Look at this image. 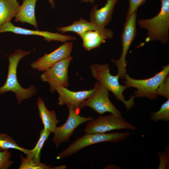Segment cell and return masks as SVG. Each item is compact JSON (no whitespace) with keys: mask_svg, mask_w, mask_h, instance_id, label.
Instances as JSON below:
<instances>
[{"mask_svg":"<svg viewBox=\"0 0 169 169\" xmlns=\"http://www.w3.org/2000/svg\"><path fill=\"white\" fill-rule=\"evenodd\" d=\"M105 169H120L118 166L111 165L106 166Z\"/></svg>","mask_w":169,"mask_h":169,"instance_id":"83f0119b","label":"cell"},{"mask_svg":"<svg viewBox=\"0 0 169 169\" xmlns=\"http://www.w3.org/2000/svg\"><path fill=\"white\" fill-rule=\"evenodd\" d=\"M137 12L131 15L126 20L120 36L122 51L120 58L117 60L111 59L118 69L119 78H123L126 74L127 62L126 57L132 43L136 36V18Z\"/></svg>","mask_w":169,"mask_h":169,"instance_id":"ba28073f","label":"cell"},{"mask_svg":"<svg viewBox=\"0 0 169 169\" xmlns=\"http://www.w3.org/2000/svg\"><path fill=\"white\" fill-rule=\"evenodd\" d=\"M160 0L161 10L156 15L149 19H140L137 22L141 28L147 31L146 42L158 40L166 44L168 41L169 0Z\"/></svg>","mask_w":169,"mask_h":169,"instance_id":"7a4b0ae2","label":"cell"},{"mask_svg":"<svg viewBox=\"0 0 169 169\" xmlns=\"http://www.w3.org/2000/svg\"><path fill=\"white\" fill-rule=\"evenodd\" d=\"M94 89L89 90L73 91L63 86L57 87L55 91L59 94L58 104L59 105L70 106L79 111L82 103L93 93Z\"/></svg>","mask_w":169,"mask_h":169,"instance_id":"7c38bea8","label":"cell"},{"mask_svg":"<svg viewBox=\"0 0 169 169\" xmlns=\"http://www.w3.org/2000/svg\"><path fill=\"white\" fill-rule=\"evenodd\" d=\"M21 164L19 169H50L52 166L42 163L40 160L31 158L28 156L26 157L20 155Z\"/></svg>","mask_w":169,"mask_h":169,"instance_id":"44dd1931","label":"cell"},{"mask_svg":"<svg viewBox=\"0 0 169 169\" xmlns=\"http://www.w3.org/2000/svg\"><path fill=\"white\" fill-rule=\"evenodd\" d=\"M69 110L68 116L66 122L62 125L56 127L53 133L52 141L55 146L67 141L75 129L81 124L94 119L92 117H84L79 114V111L70 106H67Z\"/></svg>","mask_w":169,"mask_h":169,"instance_id":"9c48e42d","label":"cell"},{"mask_svg":"<svg viewBox=\"0 0 169 169\" xmlns=\"http://www.w3.org/2000/svg\"><path fill=\"white\" fill-rule=\"evenodd\" d=\"M94 88L93 94L81 104V110L84 107H88L100 115L108 112L121 115L109 99V90L107 88L98 81L95 84Z\"/></svg>","mask_w":169,"mask_h":169,"instance_id":"52a82bcc","label":"cell"},{"mask_svg":"<svg viewBox=\"0 0 169 169\" xmlns=\"http://www.w3.org/2000/svg\"><path fill=\"white\" fill-rule=\"evenodd\" d=\"M9 32L14 33L25 35H35L44 37L49 42L52 41L66 42L74 40L76 38L74 36L65 35L58 33H53L47 31H40L28 29L14 25L10 22H7L0 27V33Z\"/></svg>","mask_w":169,"mask_h":169,"instance_id":"4fadbf2b","label":"cell"},{"mask_svg":"<svg viewBox=\"0 0 169 169\" xmlns=\"http://www.w3.org/2000/svg\"><path fill=\"white\" fill-rule=\"evenodd\" d=\"M158 95L169 99V76L167 75L157 90Z\"/></svg>","mask_w":169,"mask_h":169,"instance_id":"d4e9b609","label":"cell"},{"mask_svg":"<svg viewBox=\"0 0 169 169\" xmlns=\"http://www.w3.org/2000/svg\"><path fill=\"white\" fill-rule=\"evenodd\" d=\"M37 105L39 115L44 125V129L50 133H53L59 122L55 111L48 110L40 97L37 99Z\"/></svg>","mask_w":169,"mask_h":169,"instance_id":"e0dca14e","label":"cell"},{"mask_svg":"<svg viewBox=\"0 0 169 169\" xmlns=\"http://www.w3.org/2000/svg\"><path fill=\"white\" fill-rule=\"evenodd\" d=\"M150 119L156 122L159 121H168L169 120V99L161 105L158 111L151 113Z\"/></svg>","mask_w":169,"mask_h":169,"instance_id":"603a6c76","label":"cell"},{"mask_svg":"<svg viewBox=\"0 0 169 169\" xmlns=\"http://www.w3.org/2000/svg\"><path fill=\"white\" fill-rule=\"evenodd\" d=\"M10 149H17L28 155L30 150L19 146L12 137L7 134L0 133V150L3 151Z\"/></svg>","mask_w":169,"mask_h":169,"instance_id":"ffe728a7","label":"cell"},{"mask_svg":"<svg viewBox=\"0 0 169 169\" xmlns=\"http://www.w3.org/2000/svg\"><path fill=\"white\" fill-rule=\"evenodd\" d=\"M57 29L62 33L74 32L79 34L90 30H97L104 34L107 39L112 38L113 35L112 31L105 27H101L85 19L80 18L79 20L74 21L73 23L67 26L57 28Z\"/></svg>","mask_w":169,"mask_h":169,"instance_id":"9a60e30c","label":"cell"},{"mask_svg":"<svg viewBox=\"0 0 169 169\" xmlns=\"http://www.w3.org/2000/svg\"><path fill=\"white\" fill-rule=\"evenodd\" d=\"M30 53V51H26L19 49L10 54L8 57L7 77L4 84L0 87V94L8 91L15 93L18 104H21L23 100L30 98L37 92L36 89L33 85L27 89L22 87L19 83L17 76V68L19 61Z\"/></svg>","mask_w":169,"mask_h":169,"instance_id":"6da1fadb","label":"cell"},{"mask_svg":"<svg viewBox=\"0 0 169 169\" xmlns=\"http://www.w3.org/2000/svg\"><path fill=\"white\" fill-rule=\"evenodd\" d=\"M50 134V133L44 129L41 130L39 138L35 146L33 149L30 150L27 156L40 160L41 150Z\"/></svg>","mask_w":169,"mask_h":169,"instance_id":"7402d4cb","label":"cell"},{"mask_svg":"<svg viewBox=\"0 0 169 169\" xmlns=\"http://www.w3.org/2000/svg\"><path fill=\"white\" fill-rule=\"evenodd\" d=\"M81 3L89 2L91 4H93L94 3L95 0H81Z\"/></svg>","mask_w":169,"mask_h":169,"instance_id":"4dcf8cb0","label":"cell"},{"mask_svg":"<svg viewBox=\"0 0 169 169\" xmlns=\"http://www.w3.org/2000/svg\"><path fill=\"white\" fill-rule=\"evenodd\" d=\"M146 0H129V7L126 14V20L133 13H136L138 8L143 4Z\"/></svg>","mask_w":169,"mask_h":169,"instance_id":"484cf974","label":"cell"},{"mask_svg":"<svg viewBox=\"0 0 169 169\" xmlns=\"http://www.w3.org/2000/svg\"><path fill=\"white\" fill-rule=\"evenodd\" d=\"M169 65L163 67L162 69L154 76L145 79H135L126 74L123 80L124 85L127 88L133 87L135 97H146L150 100L156 98L158 96L157 90L166 77L169 74Z\"/></svg>","mask_w":169,"mask_h":169,"instance_id":"5b68a950","label":"cell"},{"mask_svg":"<svg viewBox=\"0 0 169 169\" xmlns=\"http://www.w3.org/2000/svg\"><path fill=\"white\" fill-rule=\"evenodd\" d=\"M66 168V166L65 165H61L56 166L54 168H52L51 169H64Z\"/></svg>","mask_w":169,"mask_h":169,"instance_id":"f546056e","label":"cell"},{"mask_svg":"<svg viewBox=\"0 0 169 169\" xmlns=\"http://www.w3.org/2000/svg\"><path fill=\"white\" fill-rule=\"evenodd\" d=\"M73 43L66 42L52 52L43 56L31 64V67L39 71H44L57 62L70 56Z\"/></svg>","mask_w":169,"mask_h":169,"instance_id":"8fae6325","label":"cell"},{"mask_svg":"<svg viewBox=\"0 0 169 169\" xmlns=\"http://www.w3.org/2000/svg\"><path fill=\"white\" fill-rule=\"evenodd\" d=\"M137 127L126 121L121 115L112 114L100 115L96 119L90 120L85 129V133H103L108 131L121 129L132 131Z\"/></svg>","mask_w":169,"mask_h":169,"instance_id":"8992f818","label":"cell"},{"mask_svg":"<svg viewBox=\"0 0 169 169\" xmlns=\"http://www.w3.org/2000/svg\"><path fill=\"white\" fill-rule=\"evenodd\" d=\"M37 0H23L15 16V21L27 23L33 25L38 30L35 18V9Z\"/></svg>","mask_w":169,"mask_h":169,"instance_id":"2e32d148","label":"cell"},{"mask_svg":"<svg viewBox=\"0 0 169 169\" xmlns=\"http://www.w3.org/2000/svg\"><path fill=\"white\" fill-rule=\"evenodd\" d=\"M164 151L157 153L160 159V163L158 169H166L168 164L169 149L168 147Z\"/></svg>","mask_w":169,"mask_h":169,"instance_id":"4316f807","label":"cell"},{"mask_svg":"<svg viewBox=\"0 0 169 169\" xmlns=\"http://www.w3.org/2000/svg\"><path fill=\"white\" fill-rule=\"evenodd\" d=\"M131 134L129 132L118 131L110 133H85L77 138L64 150L59 153L56 158L61 159L77 153L91 145L103 142L117 143L123 141Z\"/></svg>","mask_w":169,"mask_h":169,"instance_id":"277c9868","label":"cell"},{"mask_svg":"<svg viewBox=\"0 0 169 169\" xmlns=\"http://www.w3.org/2000/svg\"><path fill=\"white\" fill-rule=\"evenodd\" d=\"M73 59L70 56L62 59L44 71L40 78L43 82H48L49 84L50 90L53 93L57 87L69 85L68 71L69 64Z\"/></svg>","mask_w":169,"mask_h":169,"instance_id":"30bf717a","label":"cell"},{"mask_svg":"<svg viewBox=\"0 0 169 169\" xmlns=\"http://www.w3.org/2000/svg\"><path fill=\"white\" fill-rule=\"evenodd\" d=\"M11 153L7 150H0V169H7L13 163V161L10 160Z\"/></svg>","mask_w":169,"mask_h":169,"instance_id":"cb8c5ba5","label":"cell"},{"mask_svg":"<svg viewBox=\"0 0 169 169\" xmlns=\"http://www.w3.org/2000/svg\"><path fill=\"white\" fill-rule=\"evenodd\" d=\"M49 1L51 7L52 9H54L55 7V4L53 0H48Z\"/></svg>","mask_w":169,"mask_h":169,"instance_id":"f1b7e54d","label":"cell"},{"mask_svg":"<svg viewBox=\"0 0 169 169\" xmlns=\"http://www.w3.org/2000/svg\"><path fill=\"white\" fill-rule=\"evenodd\" d=\"M79 35L83 41L82 46L87 51L99 47L107 39L104 34L97 30L88 31Z\"/></svg>","mask_w":169,"mask_h":169,"instance_id":"ac0fdd59","label":"cell"},{"mask_svg":"<svg viewBox=\"0 0 169 169\" xmlns=\"http://www.w3.org/2000/svg\"><path fill=\"white\" fill-rule=\"evenodd\" d=\"M19 6L18 0H0V27L10 22L15 17Z\"/></svg>","mask_w":169,"mask_h":169,"instance_id":"d6986e66","label":"cell"},{"mask_svg":"<svg viewBox=\"0 0 169 169\" xmlns=\"http://www.w3.org/2000/svg\"><path fill=\"white\" fill-rule=\"evenodd\" d=\"M90 69L93 77L111 91L118 100L122 102L127 111L134 106L135 97L131 95L128 100L125 99L123 92L127 88L119 83L118 74L113 75L110 73V67L108 64H93Z\"/></svg>","mask_w":169,"mask_h":169,"instance_id":"3957f363","label":"cell"},{"mask_svg":"<svg viewBox=\"0 0 169 169\" xmlns=\"http://www.w3.org/2000/svg\"><path fill=\"white\" fill-rule=\"evenodd\" d=\"M118 0H107L102 8L98 9V5L92 7L90 14V22L101 27H105L110 21L115 6Z\"/></svg>","mask_w":169,"mask_h":169,"instance_id":"5bb4252c","label":"cell"}]
</instances>
